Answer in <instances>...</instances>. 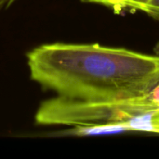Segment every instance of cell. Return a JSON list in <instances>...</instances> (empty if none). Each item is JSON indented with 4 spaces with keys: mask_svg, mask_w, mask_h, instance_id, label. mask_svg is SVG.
Wrapping results in <instances>:
<instances>
[{
    "mask_svg": "<svg viewBox=\"0 0 159 159\" xmlns=\"http://www.w3.org/2000/svg\"><path fill=\"white\" fill-rule=\"evenodd\" d=\"M32 80L58 96L113 101L159 88V55L99 44H46L27 54Z\"/></svg>",
    "mask_w": 159,
    "mask_h": 159,
    "instance_id": "6da1fadb",
    "label": "cell"
},
{
    "mask_svg": "<svg viewBox=\"0 0 159 159\" xmlns=\"http://www.w3.org/2000/svg\"><path fill=\"white\" fill-rule=\"evenodd\" d=\"M35 123L71 126L65 135L85 136L109 131L159 134V99L153 94L113 101H84L57 96L39 105Z\"/></svg>",
    "mask_w": 159,
    "mask_h": 159,
    "instance_id": "7a4b0ae2",
    "label": "cell"
},
{
    "mask_svg": "<svg viewBox=\"0 0 159 159\" xmlns=\"http://www.w3.org/2000/svg\"><path fill=\"white\" fill-rule=\"evenodd\" d=\"M84 2L105 6L115 10H123L125 4L129 0H83Z\"/></svg>",
    "mask_w": 159,
    "mask_h": 159,
    "instance_id": "277c9868",
    "label": "cell"
},
{
    "mask_svg": "<svg viewBox=\"0 0 159 159\" xmlns=\"http://www.w3.org/2000/svg\"><path fill=\"white\" fill-rule=\"evenodd\" d=\"M123 10L142 11L159 19V0H129L125 4Z\"/></svg>",
    "mask_w": 159,
    "mask_h": 159,
    "instance_id": "3957f363",
    "label": "cell"
},
{
    "mask_svg": "<svg viewBox=\"0 0 159 159\" xmlns=\"http://www.w3.org/2000/svg\"><path fill=\"white\" fill-rule=\"evenodd\" d=\"M17 0H0V10L3 8L9 7L13 3H15Z\"/></svg>",
    "mask_w": 159,
    "mask_h": 159,
    "instance_id": "5b68a950",
    "label": "cell"
}]
</instances>
